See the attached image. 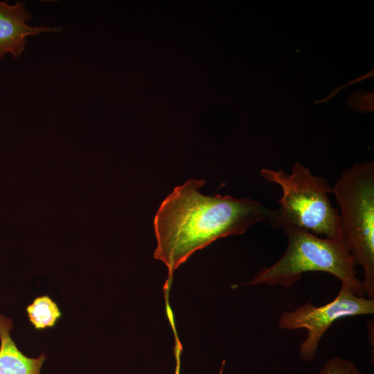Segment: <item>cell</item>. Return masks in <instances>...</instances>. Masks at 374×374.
<instances>
[{"label":"cell","instance_id":"6da1fadb","mask_svg":"<svg viewBox=\"0 0 374 374\" xmlns=\"http://www.w3.org/2000/svg\"><path fill=\"white\" fill-rule=\"evenodd\" d=\"M203 179H191L175 187L161 203L154 226L157 246L154 257L173 271L189 256L215 240L241 235L261 221L271 210L250 197L205 195L199 189Z\"/></svg>","mask_w":374,"mask_h":374},{"label":"cell","instance_id":"7a4b0ae2","mask_svg":"<svg viewBox=\"0 0 374 374\" xmlns=\"http://www.w3.org/2000/svg\"><path fill=\"white\" fill-rule=\"evenodd\" d=\"M287 247L272 265L260 269L245 285L292 287L309 271L328 273L355 295L364 296L353 258L341 239L321 238L308 231L291 228L283 231Z\"/></svg>","mask_w":374,"mask_h":374},{"label":"cell","instance_id":"3957f363","mask_svg":"<svg viewBox=\"0 0 374 374\" xmlns=\"http://www.w3.org/2000/svg\"><path fill=\"white\" fill-rule=\"evenodd\" d=\"M260 175L282 190L279 206L271 210L268 219L272 229L297 228L342 240L339 211L329 199L332 188L324 177L313 175L300 163L294 164L291 173L262 168Z\"/></svg>","mask_w":374,"mask_h":374},{"label":"cell","instance_id":"277c9868","mask_svg":"<svg viewBox=\"0 0 374 374\" xmlns=\"http://www.w3.org/2000/svg\"><path fill=\"white\" fill-rule=\"evenodd\" d=\"M339 207L341 238L355 266L363 269L364 294L374 299V163L345 169L332 187Z\"/></svg>","mask_w":374,"mask_h":374},{"label":"cell","instance_id":"5b68a950","mask_svg":"<svg viewBox=\"0 0 374 374\" xmlns=\"http://www.w3.org/2000/svg\"><path fill=\"white\" fill-rule=\"evenodd\" d=\"M373 314L374 299L355 295L341 287L337 296L325 305L317 306L309 300L292 310L283 312L278 326L287 330H306L307 337L299 346V355L308 362L315 358L321 339L335 321Z\"/></svg>","mask_w":374,"mask_h":374},{"label":"cell","instance_id":"8992f818","mask_svg":"<svg viewBox=\"0 0 374 374\" xmlns=\"http://www.w3.org/2000/svg\"><path fill=\"white\" fill-rule=\"evenodd\" d=\"M30 12L25 3L10 5L0 1V59L10 53L17 58L25 48L26 38L44 32L58 31L57 28L29 26Z\"/></svg>","mask_w":374,"mask_h":374},{"label":"cell","instance_id":"52a82bcc","mask_svg":"<svg viewBox=\"0 0 374 374\" xmlns=\"http://www.w3.org/2000/svg\"><path fill=\"white\" fill-rule=\"evenodd\" d=\"M12 320L0 314V374H40L46 356L25 355L12 339Z\"/></svg>","mask_w":374,"mask_h":374},{"label":"cell","instance_id":"ba28073f","mask_svg":"<svg viewBox=\"0 0 374 374\" xmlns=\"http://www.w3.org/2000/svg\"><path fill=\"white\" fill-rule=\"evenodd\" d=\"M30 323L37 330L52 328L62 316L57 304L47 295L38 296L26 308Z\"/></svg>","mask_w":374,"mask_h":374},{"label":"cell","instance_id":"9c48e42d","mask_svg":"<svg viewBox=\"0 0 374 374\" xmlns=\"http://www.w3.org/2000/svg\"><path fill=\"white\" fill-rule=\"evenodd\" d=\"M319 374H365L350 360L335 357L328 359Z\"/></svg>","mask_w":374,"mask_h":374},{"label":"cell","instance_id":"30bf717a","mask_svg":"<svg viewBox=\"0 0 374 374\" xmlns=\"http://www.w3.org/2000/svg\"><path fill=\"white\" fill-rule=\"evenodd\" d=\"M177 345H175V359H176V366H175V371L174 374H179L180 373V355L181 351V348L180 344H179V341L177 340Z\"/></svg>","mask_w":374,"mask_h":374}]
</instances>
